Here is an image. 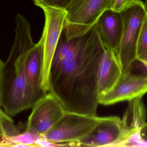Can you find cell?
Returning a JSON list of instances; mask_svg holds the SVG:
<instances>
[{
    "mask_svg": "<svg viewBox=\"0 0 147 147\" xmlns=\"http://www.w3.org/2000/svg\"><path fill=\"white\" fill-rule=\"evenodd\" d=\"M105 49L96 24L70 39L63 30L51 66L49 92L65 111L97 116L98 74Z\"/></svg>",
    "mask_w": 147,
    "mask_h": 147,
    "instance_id": "1",
    "label": "cell"
},
{
    "mask_svg": "<svg viewBox=\"0 0 147 147\" xmlns=\"http://www.w3.org/2000/svg\"><path fill=\"white\" fill-rule=\"evenodd\" d=\"M14 42L3 64L2 108L10 116L31 108L28 97L26 62L29 50L34 45L31 25L21 14L16 18Z\"/></svg>",
    "mask_w": 147,
    "mask_h": 147,
    "instance_id": "2",
    "label": "cell"
},
{
    "mask_svg": "<svg viewBox=\"0 0 147 147\" xmlns=\"http://www.w3.org/2000/svg\"><path fill=\"white\" fill-rule=\"evenodd\" d=\"M115 0H72L66 8L63 31L68 39L78 37L96 23L102 14L112 9Z\"/></svg>",
    "mask_w": 147,
    "mask_h": 147,
    "instance_id": "3",
    "label": "cell"
},
{
    "mask_svg": "<svg viewBox=\"0 0 147 147\" xmlns=\"http://www.w3.org/2000/svg\"><path fill=\"white\" fill-rule=\"evenodd\" d=\"M123 30L117 57L123 72L133 69L136 59L137 41L140 31L147 14L144 3L136 1L121 12Z\"/></svg>",
    "mask_w": 147,
    "mask_h": 147,
    "instance_id": "4",
    "label": "cell"
},
{
    "mask_svg": "<svg viewBox=\"0 0 147 147\" xmlns=\"http://www.w3.org/2000/svg\"><path fill=\"white\" fill-rule=\"evenodd\" d=\"M45 16V26L41 38L44 45L41 88L49 91V77L53 59L61 33L64 27L66 13L65 9L53 7L42 8Z\"/></svg>",
    "mask_w": 147,
    "mask_h": 147,
    "instance_id": "5",
    "label": "cell"
},
{
    "mask_svg": "<svg viewBox=\"0 0 147 147\" xmlns=\"http://www.w3.org/2000/svg\"><path fill=\"white\" fill-rule=\"evenodd\" d=\"M99 119L97 116L65 111L58 122L43 138L57 143L78 142L92 131Z\"/></svg>",
    "mask_w": 147,
    "mask_h": 147,
    "instance_id": "6",
    "label": "cell"
},
{
    "mask_svg": "<svg viewBox=\"0 0 147 147\" xmlns=\"http://www.w3.org/2000/svg\"><path fill=\"white\" fill-rule=\"evenodd\" d=\"M32 108L26 129L42 135L58 122L65 111L58 100L50 92L36 102Z\"/></svg>",
    "mask_w": 147,
    "mask_h": 147,
    "instance_id": "7",
    "label": "cell"
},
{
    "mask_svg": "<svg viewBox=\"0 0 147 147\" xmlns=\"http://www.w3.org/2000/svg\"><path fill=\"white\" fill-rule=\"evenodd\" d=\"M147 93V77L142 72H123L115 85L99 99V104L109 105L142 98Z\"/></svg>",
    "mask_w": 147,
    "mask_h": 147,
    "instance_id": "8",
    "label": "cell"
},
{
    "mask_svg": "<svg viewBox=\"0 0 147 147\" xmlns=\"http://www.w3.org/2000/svg\"><path fill=\"white\" fill-rule=\"evenodd\" d=\"M123 135L121 119L118 117H99L89 135L78 142L79 146L117 147Z\"/></svg>",
    "mask_w": 147,
    "mask_h": 147,
    "instance_id": "9",
    "label": "cell"
},
{
    "mask_svg": "<svg viewBox=\"0 0 147 147\" xmlns=\"http://www.w3.org/2000/svg\"><path fill=\"white\" fill-rule=\"evenodd\" d=\"M44 45L42 38L29 50L26 62V77L28 97L30 108L47 93L41 88Z\"/></svg>",
    "mask_w": 147,
    "mask_h": 147,
    "instance_id": "10",
    "label": "cell"
},
{
    "mask_svg": "<svg viewBox=\"0 0 147 147\" xmlns=\"http://www.w3.org/2000/svg\"><path fill=\"white\" fill-rule=\"evenodd\" d=\"M121 119L123 135L117 147L131 146L141 138L140 130L146 123V110L142 98L129 101Z\"/></svg>",
    "mask_w": 147,
    "mask_h": 147,
    "instance_id": "11",
    "label": "cell"
},
{
    "mask_svg": "<svg viewBox=\"0 0 147 147\" xmlns=\"http://www.w3.org/2000/svg\"><path fill=\"white\" fill-rule=\"evenodd\" d=\"M96 24L100 39L105 48L117 55L123 30L121 12L112 9L106 10L99 17Z\"/></svg>",
    "mask_w": 147,
    "mask_h": 147,
    "instance_id": "12",
    "label": "cell"
},
{
    "mask_svg": "<svg viewBox=\"0 0 147 147\" xmlns=\"http://www.w3.org/2000/svg\"><path fill=\"white\" fill-rule=\"evenodd\" d=\"M123 73L117 54L106 48L100 59L98 74L99 99L113 88Z\"/></svg>",
    "mask_w": 147,
    "mask_h": 147,
    "instance_id": "13",
    "label": "cell"
},
{
    "mask_svg": "<svg viewBox=\"0 0 147 147\" xmlns=\"http://www.w3.org/2000/svg\"><path fill=\"white\" fill-rule=\"evenodd\" d=\"M43 135L33 130L25 129L12 138L4 139L0 143V146L36 147V143Z\"/></svg>",
    "mask_w": 147,
    "mask_h": 147,
    "instance_id": "14",
    "label": "cell"
},
{
    "mask_svg": "<svg viewBox=\"0 0 147 147\" xmlns=\"http://www.w3.org/2000/svg\"><path fill=\"white\" fill-rule=\"evenodd\" d=\"M147 51V15L144 20L137 41L136 58Z\"/></svg>",
    "mask_w": 147,
    "mask_h": 147,
    "instance_id": "15",
    "label": "cell"
},
{
    "mask_svg": "<svg viewBox=\"0 0 147 147\" xmlns=\"http://www.w3.org/2000/svg\"><path fill=\"white\" fill-rule=\"evenodd\" d=\"M35 5L42 8L53 7L65 9L72 0H33Z\"/></svg>",
    "mask_w": 147,
    "mask_h": 147,
    "instance_id": "16",
    "label": "cell"
},
{
    "mask_svg": "<svg viewBox=\"0 0 147 147\" xmlns=\"http://www.w3.org/2000/svg\"><path fill=\"white\" fill-rule=\"evenodd\" d=\"M136 0H115L112 10L121 12L134 4Z\"/></svg>",
    "mask_w": 147,
    "mask_h": 147,
    "instance_id": "17",
    "label": "cell"
},
{
    "mask_svg": "<svg viewBox=\"0 0 147 147\" xmlns=\"http://www.w3.org/2000/svg\"><path fill=\"white\" fill-rule=\"evenodd\" d=\"M136 61L140 67L141 72L147 77V51L137 58Z\"/></svg>",
    "mask_w": 147,
    "mask_h": 147,
    "instance_id": "18",
    "label": "cell"
},
{
    "mask_svg": "<svg viewBox=\"0 0 147 147\" xmlns=\"http://www.w3.org/2000/svg\"><path fill=\"white\" fill-rule=\"evenodd\" d=\"M3 64L0 58V116L5 113L2 108V90L3 82Z\"/></svg>",
    "mask_w": 147,
    "mask_h": 147,
    "instance_id": "19",
    "label": "cell"
},
{
    "mask_svg": "<svg viewBox=\"0 0 147 147\" xmlns=\"http://www.w3.org/2000/svg\"><path fill=\"white\" fill-rule=\"evenodd\" d=\"M140 134L142 140L147 146V123H145L143 127H142L140 130Z\"/></svg>",
    "mask_w": 147,
    "mask_h": 147,
    "instance_id": "20",
    "label": "cell"
},
{
    "mask_svg": "<svg viewBox=\"0 0 147 147\" xmlns=\"http://www.w3.org/2000/svg\"><path fill=\"white\" fill-rule=\"evenodd\" d=\"M144 7L145 11H146L147 15V0H146V2L144 3Z\"/></svg>",
    "mask_w": 147,
    "mask_h": 147,
    "instance_id": "21",
    "label": "cell"
},
{
    "mask_svg": "<svg viewBox=\"0 0 147 147\" xmlns=\"http://www.w3.org/2000/svg\"><path fill=\"white\" fill-rule=\"evenodd\" d=\"M3 136L0 133V142H1V141L3 139Z\"/></svg>",
    "mask_w": 147,
    "mask_h": 147,
    "instance_id": "22",
    "label": "cell"
}]
</instances>
